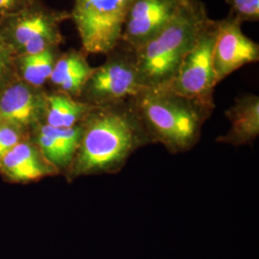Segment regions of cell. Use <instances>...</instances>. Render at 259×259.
<instances>
[{
	"label": "cell",
	"mask_w": 259,
	"mask_h": 259,
	"mask_svg": "<svg viewBox=\"0 0 259 259\" xmlns=\"http://www.w3.org/2000/svg\"><path fill=\"white\" fill-rule=\"evenodd\" d=\"M139 119L133 105L94 107L82 122L83 134L75 161L78 174L111 171L136 146Z\"/></svg>",
	"instance_id": "obj_1"
},
{
	"label": "cell",
	"mask_w": 259,
	"mask_h": 259,
	"mask_svg": "<svg viewBox=\"0 0 259 259\" xmlns=\"http://www.w3.org/2000/svg\"><path fill=\"white\" fill-rule=\"evenodd\" d=\"M208 19L202 2L185 0L166 26L135 51L144 87L169 84Z\"/></svg>",
	"instance_id": "obj_2"
},
{
	"label": "cell",
	"mask_w": 259,
	"mask_h": 259,
	"mask_svg": "<svg viewBox=\"0 0 259 259\" xmlns=\"http://www.w3.org/2000/svg\"><path fill=\"white\" fill-rule=\"evenodd\" d=\"M133 100L139 121L171 148L188 147L199 131L203 112L208 111L166 87L146 88Z\"/></svg>",
	"instance_id": "obj_3"
},
{
	"label": "cell",
	"mask_w": 259,
	"mask_h": 259,
	"mask_svg": "<svg viewBox=\"0 0 259 259\" xmlns=\"http://www.w3.org/2000/svg\"><path fill=\"white\" fill-rule=\"evenodd\" d=\"M70 13L51 9L35 0L25 9L0 22V38L14 56L35 54L64 42L62 23Z\"/></svg>",
	"instance_id": "obj_4"
},
{
	"label": "cell",
	"mask_w": 259,
	"mask_h": 259,
	"mask_svg": "<svg viewBox=\"0 0 259 259\" xmlns=\"http://www.w3.org/2000/svg\"><path fill=\"white\" fill-rule=\"evenodd\" d=\"M135 0H75L70 13L85 54L108 55L121 42Z\"/></svg>",
	"instance_id": "obj_5"
},
{
	"label": "cell",
	"mask_w": 259,
	"mask_h": 259,
	"mask_svg": "<svg viewBox=\"0 0 259 259\" xmlns=\"http://www.w3.org/2000/svg\"><path fill=\"white\" fill-rule=\"evenodd\" d=\"M145 89L139 78L135 50L120 42L102 65L94 68L81 95L83 102L102 107L133 99Z\"/></svg>",
	"instance_id": "obj_6"
},
{
	"label": "cell",
	"mask_w": 259,
	"mask_h": 259,
	"mask_svg": "<svg viewBox=\"0 0 259 259\" xmlns=\"http://www.w3.org/2000/svg\"><path fill=\"white\" fill-rule=\"evenodd\" d=\"M215 36L216 21L209 19L201 30L194 47L185 56L175 77L166 85L171 92L208 110L212 107L213 89L218 83L213 67Z\"/></svg>",
	"instance_id": "obj_7"
},
{
	"label": "cell",
	"mask_w": 259,
	"mask_h": 259,
	"mask_svg": "<svg viewBox=\"0 0 259 259\" xmlns=\"http://www.w3.org/2000/svg\"><path fill=\"white\" fill-rule=\"evenodd\" d=\"M258 60V45L243 33L240 22L229 16L216 21L213 67L218 83L242 66Z\"/></svg>",
	"instance_id": "obj_8"
},
{
	"label": "cell",
	"mask_w": 259,
	"mask_h": 259,
	"mask_svg": "<svg viewBox=\"0 0 259 259\" xmlns=\"http://www.w3.org/2000/svg\"><path fill=\"white\" fill-rule=\"evenodd\" d=\"M47 95L14 72L0 83V117L22 129L37 124L45 116Z\"/></svg>",
	"instance_id": "obj_9"
},
{
	"label": "cell",
	"mask_w": 259,
	"mask_h": 259,
	"mask_svg": "<svg viewBox=\"0 0 259 259\" xmlns=\"http://www.w3.org/2000/svg\"><path fill=\"white\" fill-rule=\"evenodd\" d=\"M185 0H135L121 42L137 50L162 30L176 16Z\"/></svg>",
	"instance_id": "obj_10"
},
{
	"label": "cell",
	"mask_w": 259,
	"mask_h": 259,
	"mask_svg": "<svg viewBox=\"0 0 259 259\" xmlns=\"http://www.w3.org/2000/svg\"><path fill=\"white\" fill-rule=\"evenodd\" d=\"M93 70L83 50L69 49L61 52L48 81L59 90L58 93L74 98L81 96Z\"/></svg>",
	"instance_id": "obj_11"
},
{
	"label": "cell",
	"mask_w": 259,
	"mask_h": 259,
	"mask_svg": "<svg viewBox=\"0 0 259 259\" xmlns=\"http://www.w3.org/2000/svg\"><path fill=\"white\" fill-rule=\"evenodd\" d=\"M82 134V123L71 128H55L44 124L39 126L37 142L48 161L58 166H65L79 147Z\"/></svg>",
	"instance_id": "obj_12"
},
{
	"label": "cell",
	"mask_w": 259,
	"mask_h": 259,
	"mask_svg": "<svg viewBox=\"0 0 259 259\" xmlns=\"http://www.w3.org/2000/svg\"><path fill=\"white\" fill-rule=\"evenodd\" d=\"M231 130L225 138L233 144H246L256 139L259 134V98L246 95L236 100L227 111Z\"/></svg>",
	"instance_id": "obj_13"
},
{
	"label": "cell",
	"mask_w": 259,
	"mask_h": 259,
	"mask_svg": "<svg viewBox=\"0 0 259 259\" xmlns=\"http://www.w3.org/2000/svg\"><path fill=\"white\" fill-rule=\"evenodd\" d=\"M94 106L62 93L47 95L44 119L46 124L55 128H71L82 123Z\"/></svg>",
	"instance_id": "obj_14"
},
{
	"label": "cell",
	"mask_w": 259,
	"mask_h": 259,
	"mask_svg": "<svg viewBox=\"0 0 259 259\" xmlns=\"http://www.w3.org/2000/svg\"><path fill=\"white\" fill-rule=\"evenodd\" d=\"M60 54V47H56L35 54L15 56L13 60L14 72L23 82L36 88H42L49 80Z\"/></svg>",
	"instance_id": "obj_15"
},
{
	"label": "cell",
	"mask_w": 259,
	"mask_h": 259,
	"mask_svg": "<svg viewBox=\"0 0 259 259\" xmlns=\"http://www.w3.org/2000/svg\"><path fill=\"white\" fill-rule=\"evenodd\" d=\"M0 168L10 178L17 181H32L45 176L49 168L45 163H34L23 159L10 150L0 157Z\"/></svg>",
	"instance_id": "obj_16"
},
{
	"label": "cell",
	"mask_w": 259,
	"mask_h": 259,
	"mask_svg": "<svg viewBox=\"0 0 259 259\" xmlns=\"http://www.w3.org/2000/svg\"><path fill=\"white\" fill-rule=\"evenodd\" d=\"M230 6V15L241 24L243 22H257L259 20V0H225Z\"/></svg>",
	"instance_id": "obj_17"
},
{
	"label": "cell",
	"mask_w": 259,
	"mask_h": 259,
	"mask_svg": "<svg viewBox=\"0 0 259 259\" xmlns=\"http://www.w3.org/2000/svg\"><path fill=\"white\" fill-rule=\"evenodd\" d=\"M21 130L19 126L4 120L0 128V157L20 142Z\"/></svg>",
	"instance_id": "obj_18"
},
{
	"label": "cell",
	"mask_w": 259,
	"mask_h": 259,
	"mask_svg": "<svg viewBox=\"0 0 259 259\" xmlns=\"http://www.w3.org/2000/svg\"><path fill=\"white\" fill-rule=\"evenodd\" d=\"M35 0H0V22L25 9Z\"/></svg>",
	"instance_id": "obj_19"
},
{
	"label": "cell",
	"mask_w": 259,
	"mask_h": 259,
	"mask_svg": "<svg viewBox=\"0 0 259 259\" xmlns=\"http://www.w3.org/2000/svg\"><path fill=\"white\" fill-rule=\"evenodd\" d=\"M13 53L0 38V83L14 73Z\"/></svg>",
	"instance_id": "obj_20"
},
{
	"label": "cell",
	"mask_w": 259,
	"mask_h": 259,
	"mask_svg": "<svg viewBox=\"0 0 259 259\" xmlns=\"http://www.w3.org/2000/svg\"><path fill=\"white\" fill-rule=\"evenodd\" d=\"M3 122H4V120L0 117V128H1V126H2V124H3Z\"/></svg>",
	"instance_id": "obj_21"
}]
</instances>
